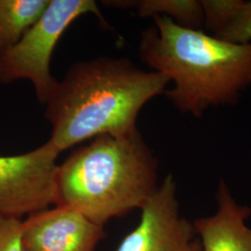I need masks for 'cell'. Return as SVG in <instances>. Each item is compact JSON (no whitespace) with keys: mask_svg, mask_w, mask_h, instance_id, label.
I'll list each match as a JSON object with an SVG mask.
<instances>
[{"mask_svg":"<svg viewBox=\"0 0 251 251\" xmlns=\"http://www.w3.org/2000/svg\"><path fill=\"white\" fill-rule=\"evenodd\" d=\"M103 226L72 208L56 206L28 215L23 222V251H95Z\"/></svg>","mask_w":251,"mask_h":251,"instance_id":"52a82bcc","label":"cell"},{"mask_svg":"<svg viewBox=\"0 0 251 251\" xmlns=\"http://www.w3.org/2000/svg\"><path fill=\"white\" fill-rule=\"evenodd\" d=\"M158 185V160L138 129L101 135L58 166L54 205L103 226L141 209Z\"/></svg>","mask_w":251,"mask_h":251,"instance_id":"3957f363","label":"cell"},{"mask_svg":"<svg viewBox=\"0 0 251 251\" xmlns=\"http://www.w3.org/2000/svg\"><path fill=\"white\" fill-rule=\"evenodd\" d=\"M60 152L49 140L30 152L0 156V214L21 218L55 203Z\"/></svg>","mask_w":251,"mask_h":251,"instance_id":"5b68a950","label":"cell"},{"mask_svg":"<svg viewBox=\"0 0 251 251\" xmlns=\"http://www.w3.org/2000/svg\"><path fill=\"white\" fill-rule=\"evenodd\" d=\"M206 33L236 44L251 42V0H200Z\"/></svg>","mask_w":251,"mask_h":251,"instance_id":"9c48e42d","label":"cell"},{"mask_svg":"<svg viewBox=\"0 0 251 251\" xmlns=\"http://www.w3.org/2000/svg\"><path fill=\"white\" fill-rule=\"evenodd\" d=\"M92 13L106 24L95 1L50 0L41 17L18 42L0 55V82L31 81L37 99L45 103L57 80L50 73V60L61 36L75 20Z\"/></svg>","mask_w":251,"mask_h":251,"instance_id":"277c9868","label":"cell"},{"mask_svg":"<svg viewBox=\"0 0 251 251\" xmlns=\"http://www.w3.org/2000/svg\"><path fill=\"white\" fill-rule=\"evenodd\" d=\"M139 225L117 251H203L194 223L180 214L177 183L168 174L141 208Z\"/></svg>","mask_w":251,"mask_h":251,"instance_id":"8992f818","label":"cell"},{"mask_svg":"<svg viewBox=\"0 0 251 251\" xmlns=\"http://www.w3.org/2000/svg\"><path fill=\"white\" fill-rule=\"evenodd\" d=\"M104 3L119 8H134L142 18L162 16L171 19L179 26L204 29V12L200 0L105 1Z\"/></svg>","mask_w":251,"mask_h":251,"instance_id":"30bf717a","label":"cell"},{"mask_svg":"<svg viewBox=\"0 0 251 251\" xmlns=\"http://www.w3.org/2000/svg\"><path fill=\"white\" fill-rule=\"evenodd\" d=\"M215 213L195 220L203 251H251V208L239 203L225 179L216 190Z\"/></svg>","mask_w":251,"mask_h":251,"instance_id":"ba28073f","label":"cell"},{"mask_svg":"<svg viewBox=\"0 0 251 251\" xmlns=\"http://www.w3.org/2000/svg\"><path fill=\"white\" fill-rule=\"evenodd\" d=\"M22 232L20 218L0 214V251H23Z\"/></svg>","mask_w":251,"mask_h":251,"instance_id":"7c38bea8","label":"cell"},{"mask_svg":"<svg viewBox=\"0 0 251 251\" xmlns=\"http://www.w3.org/2000/svg\"><path fill=\"white\" fill-rule=\"evenodd\" d=\"M170 79L127 59L99 57L74 64L46 100L50 141L60 151L101 135L137 130L144 105L166 92Z\"/></svg>","mask_w":251,"mask_h":251,"instance_id":"6da1fadb","label":"cell"},{"mask_svg":"<svg viewBox=\"0 0 251 251\" xmlns=\"http://www.w3.org/2000/svg\"><path fill=\"white\" fill-rule=\"evenodd\" d=\"M152 20L139 55L173 84L165 94L175 108L199 119L211 108L236 105L251 87V42L232 43L167 17Z\"/></svg>","mask_w":251,"mask_h":251,"instance_id":"7a4b0ae2","label":"cell"},{"mask_svg":"<svg viewBox=\"0 0 251 251\" xmlns=\"http://www.w3.org/2000/svg\"><path fill=\"white\" fill-rule=\"evenodd\" d=\"M49 4L50 0H0V55L18 42Z\"/></svg>","mask_w":251,"mask_h":251,"instance_id":"8fae6325","label":"cell"}]
</instances>
